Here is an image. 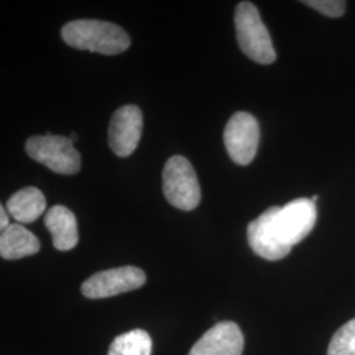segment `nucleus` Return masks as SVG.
<instances>
[{
  "instance_id": "f257e3e1",
  "label": "nucleus",
  "mask_w": 355,
  "mask_h": 355,
  "mask_svg": "<svg viewBox=\"0 0 355 355\" xmlns=\"http://www.w3.org/2000/svg\"><path fill=\"white\" fill-rule=\"evenodd\" d=\"M64 42L74 49L114 55L127 51L130 38L121 26L102 20H74L61 29Z\"/></svg>"
},
{
  "instance_id": "f03ea898",
  "label": "nucleus",
  "mask_w": 355,
  "mask_h": 355,
  "mask_svg": "<svg viewBox=\"0 0 355 355\" xmlns=\"http://www.w3.org/2000/svg\"><path fill=\"white\" fill-rule=\"evenodd\" d=\"M234 24L239 45L250 60L261 64H270L275 61L277 53L270 33L253 3L241 1L237 6Z\"/></svg>"
},
{
  "instance_id": "7ed1b4c3",
  "label": "nucleus",
  "mask_w": 355,
  "mask_h": 355,
  "mask_svg": "<svg viewBox=\"0 0 355 355\" xmlns=\"http://www.w3.org/2000/svg\"><path fill=\"white\" fill-rule=\"evenodd\" d=\"M26 152L32 159L62 175H74L80 170V154L73 141L62 136H33L26 142Z\"/></svg>"
},
{
  "instance_id": "20e7f679",
  "label": "nucleus",
  "mask_w": 355,
  "mask_h": 355,
  "mask_svg": "<svg viewBox=\"0 0 355 355\" xmlns=\"http://www.w3.org/2000/svg\"><path fill=\"white\" fill-rule=\"evenodd\" d=\"M162 189L167 202L182 211L195 209L200 203V186L190 161L174 155L166 162Z\"/></svg>"
},
{
  "instance_id": "39448f33",
  "label": "nucleus",
  "mask_w": 355,
  "mask_h": 355,
  "mask_svg": "<svg viewBox=\"0 0 355 355\" xmlns=\"http://www.w3.org/2000/svg\"><path fill=\"white\" fill-rule=\"evenodd\" d=\"M316 217V204L312 199L302 198L284 207H278L274 217V228L278 239L292 249L293 245L303 241L312 232Z\"/></svg>"
},
{
  "instance_id": "423d86ee",
  "label": "nucleus",
  "mask_w": 355,
  "mask_h": 355,
  "mask_svg": "<svg viewBox=\"0 0 355 355\" xmlns=\"http://www.w3.org/2000/svg\"><path fill=\"white\" fill-rule=\"evenodd\" d=\"M146 282L145 272L135 266L117 267L94 274L82 284V293L89 299H104L135 291Z\"/></svg>"
},
{
  "instance_id": "0eeeda50",
  "label": "nucleus",
  "mask_w": 355,
  "mask_h": 355,
  "mask_svg": "<svg viewBox=\"0 0 355 355\" xmlns=\"http://www.w3.org/2000/svg\"><path fill=\"white\" fill-rule=\"evenodd\" d=\"M229 157L237 165H249L259 144V125L253 114L237 112L230 117L224 130Z\"/></svg>"
},
{
  "instance_id": "6e6552de",
  "label": "nucleus",
  "mask_w": 355,
  "mask_h": 355,
  "mask_svg": "<svg viewBox=\"0 0 355 355\" xmlns=\"http://www.w3.org/2000/svg\"><path fill=\"white\" fill-rule=\"evenodd\" d=\"M142 127V112L137 105H124L114 112L108 129V141L116 155L128 157L136 150Z\"/></svg>"
},
{
  "instance_id": "1a4fd4ad",
  "label": "nucleus",
  "mask_w": 355,
  "mask_h": 355,
  "mask_svg": "<svg viewBox=\"0 0 355 355\" xmlns=\"http://www.w3.org/2000/svg\"><path fill=\"white\" fill-rule=\"evenodd\" d=\"M278 207H271L248 227V241L254 253L267 261H279L291 253V248L280 241L274 228Z\"/></svg>"
},
{
  "instance_id": "9d476101",
  "label": "nucleus",
  "mask_w": 355,
  "mask_h": 355,
  "mask_svg": "<svg viewBox=\"0 0 355 355\" xmlns=\"http://www.w3.org/2000/svg\"><path fill=\"white\" fill-rule=\"evenodd\" d=\"M243 336L237 324L223 321L205 331L189 355H241Z\"/></svg>"
},
{
  "instance_id": "9b49d317",
  "label": "nucleus",
  "mask_w": 355,
  "mask_h": 355,
  "mask_svg": "<svg viewBox=\"0 0 355 355\" xmlns=\"http://www.w3.org/2000/svg\"><path fill=\"white\" fill-rule=\"evenodd\" d=\"M45 225L51 232L53 245L61 252L74 249L79 241L74 214L64 205H54L45 216Z\"/></svg>"
},
{
  "instance_id": "f8f14e48",
  "label": "nucleus",
  "mask_w": 355,
  "mask_h": 355,
  "mask_svg": "<svg viewBox=\"0 0 355 355\" xmlns=\"http://www.w3.org/2000/svg\"><path fill=\"white\" fill-rule=\"evenodd\" d=\"M40 252L37 237L20 224L1 230L0 255L4 259H20Z\"/></svg>"
},
{
  "instance_id": "ddd939ff",
  "label": "nucleus",
  "mask_w": 355,
  "mask_h": 355,
  "mask_svg": "<svg viewBox=\"0 0 355 355\" xmlns=\"http://www.w3.org/2000/svg\"><path fill=\"white\" fill-rule=\"evenodd\" d=\"M6 207L16 221L29 224L45 212L46 200L44 193L36 187H26L15 192Z\"/></svg>"
},
{
  "instance_id": "4468645a",
  "label": "nucleus",
  "mask_w": 355,
  "mask_h": 355,
  "mask_svg": "<svg viewBox=\"0 0 355 355\" xmlns=\"http://www.w3.org/2000/svg\"><path fill=\"white\" fill-rule=\"evenodd\" d=\"M153 343L145 330L135 329L116 337L107 355H152Z\"/></svg>"
},
{
  "instance_id": "2eb2a0df",
  "label": "nucleus",
  "mask_w": 355,
  "mask_h": 355,
  "mask_svg": "<svg viewBox=\"0 0 355 355\" xmlns=\"http://www.w3.org/2000/svg\"><path fill=\"white\" fill-rule=\"evenodd\" d=\"M328 355H355V318L336 331L328 347Z\"/></svg>"
},
{
  "instance_id": "dca6fc26",
  "label": "nucleus",
  "mask_w": 355,
  "mask_h": 355,
  "mask_svg": "<svg viewBox=\"0 0 355 355\" xmlns=\"http://www.w3.org/2000/svg\"><path fill=\"white\" fill-rule=\"evenodd\" d=\"M304 4L329 17L343 16L346 8V3L341 0H306Z\"/></svg>"
},
{
  "instance_id": "f3484780",
  "label": "nucleus",
  "mask_w": 355,
  "mask_h": 355,
  "mask_svg": "<svg viewBox=\"0 0 355 355\" xmlns=\"http://www.w3.org/2000/svg\"><path fill=\"white\" fill-rule=\"evenodd\" d=\"M10 227V220H8V215L6 212V208L1 205L0 207V228L1 230L7 229Z\"/></svg>"
},
{
  "instance_id": "a211bd4d",
  "label": "nucleus",
  "mask_w": 355,
  "mask_h": 355,
  "mask_svg": "<svg viewBox=\"0 0 355 355\" xmlns=\"http://www.w3.org/2000/svg\"><path fill=\"white\" fill-rule=\"evenodd\" d=\"M69 139L73 141V144H74V142H76V141H78V135H76V132H73V133H71V136H70Z\"/></svg>"
}]
</instances>
